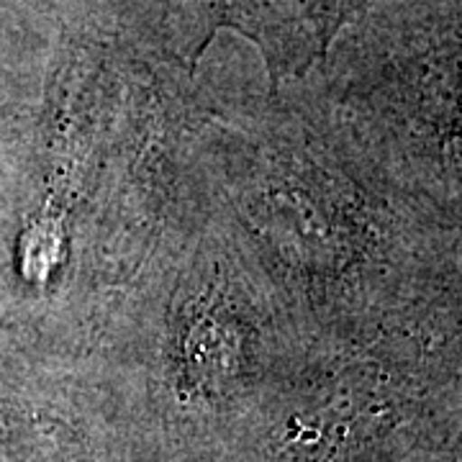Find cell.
<instances>
[{
  "instance_id": "obj_1",
  "label": "cell",
  "mask_w": 462,
  "mask_h": 462,
  "mask_svg": "<svg viewBox=\"0 0 462 462\" xmlns=\"http://www.w3.org/2000/svg\"><path fill=\"white\" fill-rule=\"evenodd\" d=\"M221 14L260 44L270 69L291 75L327 50L345 0H221Z\"/></svg>"
}]
</instances>
